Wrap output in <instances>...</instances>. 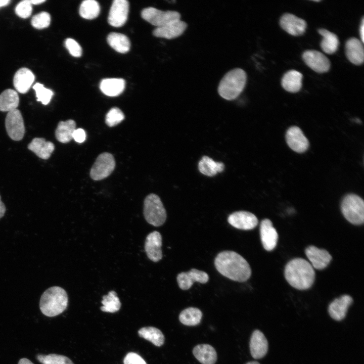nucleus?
<instances>
[{
    "mask_svg": "<svg viewBox=\"0 0 364 364\" xmlns=\"http://www.w3.org/2000/svg\"><path fill=\"white\" fill-rule=\"evenodd\" d=\"M202 317L201 311L195 307H189L183 310L179 314V321L184 325L194 326L198 325Z\"/></svg>",
    "mask_w": 364,
    "mask_h": 364,
    "instance_id": "34",
    "label": "nucleus"
},
{
    "mask_svg": "<svg viewBox=\"0 0 364 364\" xmlns=\"http://www.w3.org/2000/svg\"><path fill=\"white\" fill-rule=\"evenodd\" d=\"M107 40L109 46L117 52L126 53L130 50V41L123 34L111 32L108 35Z\"/></svg>",
    "mask_w": 364,
    "mask_h": 364,
    "instance_id": "32",
    "label": "nucleus"
},
{
    "mask_svg": "<svg viewBox=\"0 0 364 364\" xmlns=\"http://www.w3.org/2000/svg\"><path fill=\"white\" fill-rule=\"evenodd\" d=\"M140 337L152 343L157 346H161L164 344V336L162 332L153 327H143L138 331Z\"/></svg>",
    "mask_w": 364,
    "mask_h": 364,
    "instance_id": "33",
    "label": "nucleus"
},
{
    "mask_svg": "<svg viewBox=\"0 0 364 364\" xmlns=\"http://www.w3.org/2000/svg\"><path fill=\"white\" fill-rule=\"evenodd\" d=\"M143 212L147 222L154 226H160L166 221V210L160 197L155 194H150L145 198Z\"/></svg>",
    "mask_w": 364,
    "mask_h": 364,
    "instance_id": "6",
    "label": "nucleus"
},
{
    "mask_svg": "<svg viewBox=\"0 0 364 364\" xmlns=\"http://www.w3.org/2000/svg\"><path fill=\"white\" fill-rule=\"evenodd\" d=\"M187 26L188 24L185 22L180 20H175L156 27L153 30V34L157 37L173 39L182 35Z\"/></svg>",
    "mask_w": 364,
    "mask_h": 364,
    "instance_id": "14",
    "label": "nucleus"
},
{
    "mask_svg": "<svg viewBox=\"0 0 364 364\" xmlns=\"http://www.w3.org/2000/svg\"><path fill=\"white\" fill-rule=\"evenodd\" d=\"M75 129L76 123L73 120L61 121L55 130L56 138L62 143H69L73 139V133Z\"/></svg>",
    "mask_w": 364,
    "mask_h": 364,
    "instance_id": "28",
    "label": "nucleus"
},
{
    "mask_svg": "<svg viewBox=\"0 0 364 364\" xmlns=\"http://www.w3.org/2000/svg\"><path fill=\"white\" fill-rule=\"evenodd\" d=\"M35 79V76L32 71L26 68L19 69L15 73L13 83L16 90L25 94L30 89Z\"/></svg>",
    "mask_w": 364,
    "mask_h": 364,
    "instance_id": "23",
    "label": "nucleus"
},
{
    "mask_svg": "<svg viewBox=\"0 0 364 364\" xmlns=\"http://www.w3.org/2000/svg\"><path fill=\"white\" fill-rule=\"evenodd\" d=\"M115 167L113 156L108 152L103 153L97 158L90 169V177L95 180L104 179L112 173Z\"/></svg>",
    "mask_w": 364,
    "mask_h": 364,
    "instance_id": "8",
    "label": "nucleus"
},
{
    "mask_svg": "<svg viewBox=\"0 0 364 364\" xmlns=\"http://www.w3.org/2000/svg\"><path fill=\"white\" fill-rule=\"evenodd\" d=\"M176 280L179 287L183 290H187L191 288L194 282L206 283L209 280V276L203 271L192 268L189 271L178 274Z\"/></svg>",
    "mask_w": 364,
    "mask_h": 364,
    "instance_id": "15",
    "label": "nucleus"
},
{
    "mask_svg": "<svg viewBox=\"0 0 364 364\" xmlns=\"http://www.w3.org/2000/svg\"><path fill=\"white\" fill-rule=\"evenodd\" d=\"M103 306L100 309L106 312L114 313L118 311L121 307V302L114 291H111L107 295L103 296L102 300Z\"/></svg>",
    "mask_w": 364,
    "mask_h": 364,
    "instance_id": "36",
    "label": "nucleus"
},
{
    "mask_svg": "<svg viewBox=\"0 0 364 364\" xmlns=\"http://www.w3.org/2000/svg\"><path fill=\"white\" fill-rule=\"evenodd\" d=\"M100 12V6L95 0L83 1L79 7L80 16L86 19H93L98 16Z\"/></svg>",
    "mask_w": 364,
    "mask_h": 364,
    "instance_id": "35",
    "label": "nucleus"
},
{
    "mask_svg": "<svg viewBox=\"0 0 364 364\" xmlns=\"http://www.w3.org/2000/svg\"><path fill=\"white\" fill-rule=\"evenodd\" d=\"M217 270L229 279L239 282L247 281L251 275L248 262L241 255L233 251H223L214 260Z\"/></svg>",
    "mask_w": 364,
    "mask_h": 364,
    "instance_id": "1",
    "label": "nucleus"
},
{
    "mask_svg": "<svg viewBox=\"0 0 364 364\" xmlns=\"http://www.w3.org/2000/svg\"><path fill=\"white\" fill-rule=\"evenodd\" d=\"M18 364H34L29 359L26 358H21Z\"/></svg>",
    "mask_w": 364,
    "mask_h": 364,
    "instance_id": "47",
    "label": "nucleus"
},
{
    "mask_svg": "<svg viewBox=\"0 0 364 364\" xmlns=\"http://www.w3.org/2000/svg\"><path fill=\"white\" fill-rule=\"evenodd\" d=\"M125 82L122 78H106L100 84L102 93L106 96L115 97L121 94L125 88Z\"/></svg>",
    "mask_w": 364,
    "mask_h": 364,
    "instance_id": "25",
    "label": "nucleus"
},
{
    "mask_svg": "<svg viewBox=\"0 0 364 364\" xmlns=\"http://www.w3.org/2000/svg\"><path fill=\"white\" fill-rule=\"evenodd\" d=\"M228 222L233 227L243 230H250L258 224L257 217L253 213L246 211H236L228 218Z\"/></svg>",
    "mask_w": 364,
    "mask_h": 364,
    "instance_id": "13",
    "label": "nucleus"
},
{
    "mask_svg": "<svg viewBox=\"0 0 364 364\" xmlns=\"http://www.w3.org/2000/svg\"><path fill=\"white\" fill-rule=\"evenodd\" d=\"M6 210L5 205L1 200V197L0 195V218L4 216Z\"/></svg>",
    "mask_w": 364,
    "mask_h": 364,
    "instance_id": "45",
    "label": "nucleus"
},
{
    "mask_svg": "<svg viewBox=\"0 0 364 364\" xmlns=\"http://www.w3.org/2000/svg\"><path fill=\"white\" fill-rule=\"evenodd\" d=\"M141 15L146 21L157 27L170 22L180 20V14L175 11H161L153 7L143 10Z\"/></svg>",
    "mask_w": 364,
    "mask_h": 364,
    "instance_id": "7",
    "label": "nucleus"
},
{
    "mask_svg": "<svg viewBox=\"0 0 364 364\" xmlns=\"http://www.w3.org/2000/svg\"><path fill=\"white\" fill-rule=\"evenodd\" d=\"M224 168L222 162H216L207 156H203L198 163L199 171L208 176L215 175L218 172L223 171Z\"/></svg>",
    "mask_w": 364,
    "mask_h": 364,
    "instance_id": "29",
    "label": "nucleus"
},
{
    "mask_svg": "<svg viewBox=\"0 0 364 364\" xmlns=\"http://www.w3.org/2000/svg\"><path fill=\"white\" fill-rule=\"evenodd\" d=\"M302 74L294 70H289L283 76L281 84L287 92L297 93L302 86Z\"/></svg>",
    "mask_w": 364,
    "mask_h": 364,
    "instance_id": "27",
    "label": "nucleus"
},
{
    "mask_svg": "<svg viewBox=\"0 0 364 364\" xmlns=\"http://www.w3.org/2000/svg\"><path fill=\"white\" fill-rule=\"evenodd\" d=\"M280 24L283 29L294 36L303 34L306 28L304 20L290 13L284 14L281 17Z\"/></svg>",
    "mask_w": 364,
    "mask_h": 364,
    "instance_id": "18",
    "label": "nucleus"
},
{
    "mask_svg": "<svg viewBox=\"0 0 364 364\" xmlns=\"http://www.w3.org/2000/svg\"><path fill=\"white\" fill-rule=\"evenodd\" d=\"M284 275L286 281L298 290H306L313 285L315 272L311 264L301 258H294L285 266Z\"/></svg>",
    "mask_w": 364,
    "mask_h": 364,
    "instance_id": "2",
    "label": "nucleus"
},
{
    "mask_svg": "<svg viewBox=\"0 0 364 364\" xmlns=\"http://www.w3.org/2000/svg\"><path fill=\"white\" fill-rule=\"evenodd\" d=\"M341 209L345 218L352 224H363L364 202L358 195L354 194L346 195L342 201Z\"/></svg>",
    "mask_w": 364,
    "mask_h": 364,
    "instance_id": "5",
    "label": "nucleus"
},
{
    "mask_svg": "<svg viewBox=\"0 0 364 364\" xmlns=\"http://www.w3.org/2000/svg\"><path fill=\"white\" fill-rule=\"evenodd\" d=\"M302 59L309 68L317 73H325L330 69L329 60L323 53L317 51H305L302 54Z\"/></svg>",
    "mask_w": 364,
    "mask_h": 364,
    "instance_id": "11",
    "label": "nucleus"
},
{
    "mask_svg": "<svg viewBox=\"0 0 364 364\" xmlns=\"http://www.w3.org/2000/svg\"><path fill=\"white\" fill-rule=\"evenodd\" d=\"M5 127L12 140L19 141L23 138L25 126L22 115L19 110L16 109L8 112L5 119Z\"/></svg>",
    "mask_w": 364,
    "mask_h": 364,
    "instance_id": "9",
    "label": "nucleus"
},
{
    "mask_svg": "<svg viewBox=\"0 0 364 364\" xmlns=\"http://www.w3.org/2000/svg\"><path fill=\"white\" fill-rule=\"evenodd\" d=\"M318 32L323 36L320 46L322 50L328 54L335 53L338 48L339 42L337 36L325 29H319Z\"/></svg>",
    "mask_w": 364,
    "mask_h": 364,
    "instance_id": "30",
    "label": "nucleus"
},
{
    "mask_svg": "<svg viewBox=\"0 0 364 364\" xmlns=\"http://www.w3.org/2000/svg\"><path fill=\"white\" fill-rule=\"evenodd\" d=\"M50 15L46 12H41L34 15L31 21L32 26L38 29L48 27L50 25Z\"/></svg>",
    "mask_w": 364,
    "mask_h": 364,
    "instance_id": "40",
    "label": "nucleus"
},
{
    "mask_svg": "<svg viewBox=\"0 0 364 364\" xmlns=\"http://www.w3.org/2000/svg\"><path fill=\"white\" fill-rule=\"evenodd\" d=\"M250 353L254 359L264 357L268 351V342L264 334L256 330L252 334L250 340Z\"/></svg>",
    "mask_w": 364,
    "mask_h": 364,
    "instance_id": "21",
    "label": "nucleus"
},
{
    "mask_svg": "<svg viewBox=\"0 0 364 364\" xmlns=\"http://www.w3.org/2000/svg\"><path fill=\"white\" fill-rule=\"evenodd\" d=\"M286 140L288 146L294 151L302 153L309 147V142L301 129L296 126L289 127L286 134Z\"/></svg>",
    "mask_w": 364,
    "mask_h": 364,
    "instance_id": "12",
    "label": "nucleus"
},
{
    "mask_svg": "<svg viewBox=\"0 0 364 364\" xmlns=\"http://www.w3.org/2000/svg\"><path fill=\"white\" fill-rule=\"evenodd\" d=\"M352 302V298L348 295H343L335 299L329 305L328 312L330 316L337 321L342 320Z\"/></svg>",
    "mask_w": 364,
    "mask_h": 364,
    "instance_id": "20",
    "label": "nucleus"
},
{
    "mask_svg": "<svg viewBox=\"0 0 364 364\" xmlns=\"http://www.w3.org/2000/svg\"><path fill=\"white\" fill-rule=\"evenodd\" d=\"M162 236L157 231L148 234L145 243V250L149 259L156 262L162 258Z\"/></svg>",
    "mask_w": 364,
    "mask_h": 364,
    "instance_id": "17",
    "label": "nucleus"
},
{
    "mask_svg": "<svg viewBox=\"0 0 364 364\" xmlns=\"http://www.w3.org/2000/svg\"><path fill=\"white\" fill-rule=\"evenodd\" d=\"M10 2L9 0H0V7L7 6Z\"/></svg>",
    "mask_w": 364,
    "mask_h": 364,
    "instance_id": "48",
    "label": "nucleus"
},
{
    "mask_svg": "<svg viewBox=\"0 0 364 364\" xmlns=\"http://www.w3.org/2000/svg\"><path fill=\"white\" fill-rule=\"evenodd\" d=\"M28 149L39 158L48 159L55 149L54 144L42 138H35L28 145Z\"/></svg>",
    "mask_w": 364,
    "mask_h": 364,
    "instance_id": "24",
    "label": "nucleus"
},
{
    "mask_svg": "<svg viewBox=\"0 0 364 364\" xmlns=\"http://www.w3.org/2000/svg\"><path fill=\"white\" fill-rule=\"evenodd\" d=\"M31 4L33 5H38L40 4H41L42 3H44L46 1L45 0H31L30 1Z\"/></svg>",
    "mask_w": 364,
    "mask_h": 364,
    "instance_id": "49",
    "label": "nucleus"
},
{
    "mask_svg": "<svg viewBox=\"0 0 364 364\" xmlns=\"http://www.w3.org/2000/svg\"><path fill=\"white\" fill-rule=\"evenodd\" d=\"M124 117L123 113L119 108L113 107L106 114L105 122L109 127H113L120 123Z\"/></svg>",
    "mask_w": 364,
    "mask_h": 364,
    "instance_id": "39",
    "label": "nucleus"
},
{
    "mask_svg": "<svg viewBox=\"0 0 364 364\" xmlns=\"http://www.w3.org/2000/svg\"><path fill=\"white\" fill-rule=\"evenodd\" d=\"M68 303L66 291L60 287L53 286L47 289L41 295L39 308L44 315L54 317L65 311Z\"/></svg>",
    "mask_w": 364,
    "mask_h": 364,
    "instance_id": "3",
    "label": "nucleus"
},
{
    "mask_svg": "<svg viewBox=\"0 0 364 364\" xmlns=\"http://www.w3.org/2000/svg\"><path fill=\"white\" fill-rule=\"evenodd\" d=\"M32 11V4L30 1L24 0L18 4L15 8V13L22 18L29 17Z\"/></svg>",
    "mask_w": 364,
    "mask_h": 364,
    "instance_id": "41",
    "label": "nucleus"
},
{
    "mask_svg": "<svg viewBox=\"0 0 364 364\" xmlns=\"http://www.w3.org/2000/svg\"><path fill=\"white\" fill-rule=\"evenodd\" d=\"M305 253L313 268L317 269L326 268L332 259L331 254L326 250L314 246L307 247Z\"/></svg>",
    "mask_w": 364,
    "mask_h": 364,
    "instance_id": "19",
    "label": "nucleus"
},
{
    "mask_svg": "<svg viewBox=\"0 0 364 364\" xmlns=\"http://www.w3.org/2000/svg\"><path fill=\"white\" fill-rule=\"evenodd\" d=\"M247 82V74L241 68H237L228 72L221 79L218 93L223 99L233 100L244 90Z\"/></svg>",
    "mask_w": 364,
    "mask_h": 364,
    "instance_id": "4",
    "label": "nucleus"
},
{
    "mask_svg": "<svg viewBox=\"0 0 364 364\" xmlns=\"http://www.w3.org/2000/svg\"><path fill=\"white\" fill-rule=\"evenodd\" d=\"M193 353L196 359L202 364H214L217 360V353L215 349L209 344L196 346Z\"/></svg>",
    "mask_w": 364,
    "mask_h": 364,
    "instance_id": "26",
    "label": "nucleus"
},
{
    "mask_svg": "<svg viewBox=\"0 0 364 364\" xmlns=\"http://www.w3.org/2000/svg\"><path fill=\"white\" fill-rule=\"evenodd\" d=\"M124 364H147L145 360L134 352H129L123 359Z\"/></svg>",
    "mask_w": 364,
    "mask_h": 364,
    "instance_id": "43",
    "label": "nucleus"
},
{
    "mask_svg": "<svg viewBox=\"0 0 364 364\" xmlns=\"http://www.w3.org/2000/svg\"><path fill=\"white\" fill-rule=\"evenodd\" d=\"M129 12V3L126 0H115L111 7L108 21L115 27L123 26L127 21Z\"/></svg>",
    "mask_w": 364,
    "mask_h": 364,
    "instance_id": "10",
    "label": "nucleus"
},
{
    "mask_svg": "<svg viewBox=\"0 0 364 364\" xmlns=\"http://www.w3.org/2000/svg\"><path fill=\"white\" fill-rule=\"evenodd\" d=\"M65 46L72 56L79 57L81 56V47L74 39L70 38H67L65 41Z\"/></svg>",
    "mask_w": 364,
    "mask_h": 364,
    "instance_id": "42",
    "label": "nucleus"
},
{
    "mask_svg": "<svg viewBox=\"0 0 364 364\" xmlns=\"http://www.w3.org/2000/svg\"><path fill=\"white\" fill-rule=\"evenodd\" d=\"M33 88L35 92L37 101L40 102L43 105H48L54 95L53 91L47 88L43 84L40 83H36L33 86Z\"/></svg>",
    "mask_w": 364,
    "mask_h": 364,
    "instance_id": "38",
    "label": "nucleus"
},
{
    "mask_svg": "<svg viewBox=\"0 0 364 364\" xmlns=\"http://www.w3.org/2000/svg\"><path fill=\"white\" fill-rule=\"evenodd\" d=\"M260 235L264 249L268 251L274 250L277 244L278 234L269 219L265 218L261 221Z\"/></svg>",
    "mask_w": 364,
    "mask_h": 364,
    "instance_id": "16",
    "label": "nucleus"
},
{
    "mask_svg": "<svg viewBox=\"0 0 364 364\" xmlns=\"http://www.w3.org/2000/svg\"><path fill=\"white\" fill-rule=\"evenodd\" d=\"M363 29H364V23H363V19L362 18V21H361V25H360V30H359V31H360V37H361V41L362 43L363 42V39H363V37H364V36H364V35H363Z\"/></svg>",
    "mask_w": 364,
    "mask_h": 364,
    "instance_id": "46",
    "label": "nucleus"
},
{
    "mask_svg": "<svg viewBox=\"0 0 364 364\" xmlns=\"http://www.w3.org/2000/svg\"><path fill=\"white\" fill-rule=\"evenodd\" d=\"M72 138L77 143H83L86 139L85 132L82 128L75 129L73 133Z\"/></svg>",
    "mask_w": 364,
    "mask_h": 364,
    "instance_id": "44",
    "label": "nucleus"
},
{
    "mask_svg": "<svg viewBox=\"0 0 364 364\" xmlns=\"http://www.w3.org/2000/svg\"><path fill=\"white\" fill-rule=\"evenodd\" d=\"M246 364H260V363L256 361H249Z\"/></svg>",
    "mask_w": 364,
    "mask_h": 364,
    "instance_id": "50",
    "label": "nucleus"
},
{
    "mask_svg": "<svg viewBox=\"0 0 364 364\" xmlns=\"http://www.w3.org/2000/svg\"><path fill=\"white\" fill-rule=\"evenodd\" d=\"M36 358L42 364H74L67 356L57 354H38Z\"/></svg>",
    "mask_w": 364,
    "mask_h": 364,
    "instance_id": "37",
    "label": "nucleus"
},
{
    "mask_svg": "<svg viewBox=\"0 0 364 364\" xmlns=\"http://www.w3.org/2000/svg\"><path fill=\"white\" fill-rule=\"evenodd\" d=\"M345 52L347 59L355 65H360L364 60L363 43L358 39L352 37L345 44Z\"/></svg>",
    "mask_w": 364,
    "mask_h": 364,
    "instance_id": "22",
    "label": "nucleus"
},
{
    "mask_svg": "<svg viewBox=\"0 0 364 364\" xmlns=\"http://www.w3.org/2000/svg\"><path fill=\"white\" fill-rule=\"evenodd\" d=\"M19 103L17 93L12 89H7L0 95V111L10 112L17 109Z\"/></svg>",
    "mask_w": 364,
    "mask_h": 364,
    "instance_id": "31",
    "label": "nucleus"
}]
</instances>
